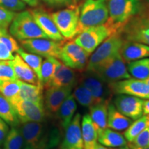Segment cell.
Masks as SVG:
<instances>
[{
  "mask_svg": "<svg viewBox=\"0 0 149 149\" xmlns=\"http://www.w3.org/2000/svg\"><path fill=\"white\" fill-rule=\"evenodd\" d=\"M146 115L147 121H148V127H149V115Z\"/></svg>",
  "mask_w": 149,
  "mask_h": 149,
  "instance_id": "obj_51",
  "label": "cell"
},
{
  "mask_svg": "<svg viewBox=\"0 0 149 149\" xmlns=\"http://www.w3.org/2000/svg\"><path fill=\"white\" fill-rule=\"evenodd\" d=\"M146 127H148L146 115H144V116L142 115L139 119L136 120L135 122H132L127 129L125 130L124 133V137L126 141L131 143L134 139Z\"/></svg>",
  "mask_w": 149,
  "mask_h": 149,
  "instance_id": "obj_32",
  "label": "cell"
},
{
  "mask_svg": "<svg viewBox=\"0 0 149 149\" xmlns=\"http://www.w3.org/2000/svg\"><path fill=\"white\" fill-rule=\"evenodd\" d=\"M0 80L16 81L18 80L13 68L9 61H0Z\"/></svg>",
  "mask_w": 149,
  "mask_h": 149,
  "instance_id": "obj_36",
  "label": "cell"
},
{
  "mask_svg": "<svg viewBox=\"0 0 149 149\" xmlns=\"http://www.w3.org/2000/svg\"><path fill=\"white\" fill-rule=\"evenodd\" d=\"M77 72L73 69L66 66L57 59L53 75L47 88L50 87L75 86L78 83ZM45 88V89H46Z\"/></svg>",
  "mask_w": 149,
  "mask_h": 149,
  "instance_id": "obj_19",
  "label": "cell"
},
{
  "mask_svg": "<svg viewBox=\"0 0 149 149\" xmlns=\"http://www.w3.org/2000/svg\"><path fill=\"white\" fill-rule=\"evenodd\" d=\"M15 55L6 44L0 37V61H9L13 59Z\"/></svg>",
  "mask_w": 149,
  "mask_h": 149,
  "instance_id": "obj_40",
  "label": "cell"
},
{
  "mask_svg": "<svg viewBox=\"0 0 149 149\" xmlns=\"http://www.w3.org/2000/svg\"><path fill=\"white\" fill-rule=\"evenodd\" d=\"M19 128L24 138L23 149H53L60 142V130L45 121L23 123Z\"/></svg>",
  "mask_w": 149,
  "mask_h": 149,
  "instance_id": "obj_1",
  "label": "cell"
},
{
  "mask_svg": "<svg viewBox=\"0 0 149 149\" xmlns=\"http://www.w3.org/2000/svg\"><path fill=\"white\" fill-rule=\"evenodd\" d=\"M72 95L80 105L84 107L90 108L95 104L94 100L90 91L79 83H77L76 85Z\"/></svg>",
  "mask_w": 149,
  "mask_h": 149,
  "instance_id": "obj_34",
  "label": "cell"
},
{
  "mask_svg": "<svg viewBox=\"0 0 149 149\" xmlns=\"http://www.w3.org/2000/svg\"><path fill=\"white\" fill-rule=\"evenodd\" d=\"M21 1L31 7H37L40 4V0H21Z\"/></svg>",
  "mask_w": 149,
  "mask_h": 149,
  "instance_id": "obj_43",
  "label": "cell"
},
{
  "mask_svg": "<svg viewBox=\"0 0 149 149\" xmlns=\"http://www.w3.org/2000/svg\"><path fill=\"white\" fill-rule=\"evenodd\" d=\"M9 62L13 68L17 77L19 80L31 84L42 86L35 72L18 54L15 55L13 59L9 60Z\"/></svg>",
  "mask_w": 149,
  "mask_h": 149,
  "instance_id": "obj_21",
  "label": "cell"
},
{
  "mask_svg": "<svg viewBox=\"0 0 149 149\" xmlns=\"http://www.w3.org/2000/svg\"><path fill=\"white\" fill-rule=\"evenodd\" d=\"M44 88L41 86L20 81V90L19 97L27 101L44 103Z\"/></svg>",
  "mask_w": 149,
  "mask_h": 149,
  "instance_id": "obj_26",
  "label": "cell"
},
{
  "mask_svg": "<svg viewBox=\"0 0 149 149\" xmlns=\"http://www.w3.org/2000/svg\"><path fill=\"white\" fill-rule=\"evenodd\" d=\"M109 103L102 102L91 106L90 116L98 134L107 128L108 106Z\"/></svg>",
  "mask_w": 149,
  "mask_h": 149,
  "instance_id": "obj_24",
  "label": "cell"
},
{
  "mask_svg": "<svg viewBox=\"0 0 149 149\" xmlns=\"http://www.w3.org/2000/svg\"><path fill=\"white\" fill-rule=\"evenodd\" d=\"M16 14V12L0 6V31H8Z\"/></svg>",
  "mask_w": 149,
  "mask_h": 149,
  "instance_id": "obj_37",
  "label": "cell"
},
{
  "mask_svg": "<svg viewBox=\"0 0 149 149\" xmlns=\"http://www.w3.org/2000/svg\"><path fill=\"white\" fill-rule=\"evenodd\" d=\"M132 122L128 118L115 108L113 104L109 103L108 106L107 127L117 131H123L127 129Z\"/></svg>",
  "mask_w": 149,
  "mask_h": 149,
  "instance_id": "obj_23",
  "label": "cell"
},
{
  "mask_svg": "<svg viewBox=\"0 0 149 149\" xmlns=\"http://www.w3.org/2000/svg\"><path fill=\"white\" fill-rule=\"evenodd\" d=\"M116 33L106 22L102 25L86 29L77 35L74 42L91 55L104 40Z\"/></svg>",
  "mask_w": 149,
  "mask_h": 149,
  "instance_id": "obj_6",
  "label": "cell"
},
{
  "mask_svg": "<svg viewBox=\"0 0 149 149\" xmlns=\"http://www.w3.org/2000/svg\"><path fill=\"white\" fill-rule=\"evenodd\" d=\"M140 14L144 17V18L146 19V21L149 24V9H146V8H145L144 9V10H143Z\"/></svg>",
  "mask_w": 149,
  "mask_h": 149,
  "instance_id": "obj_45",
  "label": "cell"
},
{
  "mask_svg": "<svg viewBox=\"0 0 149 149\" xmlns=\"http://www.w3.org/2000/svg\"><path fill=\"white\" fill-rule=\"evenodd\" d=\"M0 118L12 127L18 126L20 122L16 111L10 102L0 94Z\"/></svg>",
  "mask_w": 149,
  "mask_h": 149,
  "instance_id": "obj_27",
  "label": "cell"
},
{
  "mask_svg": "<svg viewBox=\"0 0 149 149\" xmlns=\"http://www.w3.org/2000/svg\"><path fill=\"white\" fill-rule=\"evenodd\" d=\"M9 130L10 129H9L8 124L4 120L0 118V146L3 145Z\"/></svg>",
  "mask_w": 149,
  "mask_h": 149,
  "instance_id": "obj_42",
  "label": "cell"
},
{
  "mask_svg": "<svg viewBox=\"0 0 149 149\" xmlns=\"http://www.w3.org/2000/svg\"><path fill=\"white\" fill-rule=\"evenodd\" d=\"M144 81H145V82H146L147 84L148 85V86H149V77L148 78V79H145V80H144Z\"/></svg>",
  "mask_w": 149,
  "mask_h": 149,
  "instance_id": "obj_50",
  "label": "cell"
},
{
  "mask_svg": "<svg viewBox=\"0 0 149 149\" xmlns=\"http://www.w3.org/2000/svg\"><path fill=\"white\" fill-rule=\"evenodd\" d=\"M143 2H144V6H146L149 9V0H142Z\"/></svg>",
  "mask_w": 149,
  "mask_h": 149,
  "instance_id": "obj_48",
  "label": "cell"
},
{
  "mask_svg": "<svg viewBox=\"0 0 149 149\" xmlns=\"http://www.w3.org/2000/svg\"><path fill=\"white\" fill-rule=\"evenodd\" d=\"M113 95H127L149 100V86L144 80L126 79L108 84Z\"/></svg>",
  "mask_w": 149,
  "mask_h": 149,
  "instance_id": "obj_14",
  "label": "cell"
},
{
  "mask_svg": "<svg viewBox=\"0 0 149 149\" xmlns=\"http://www.w3.org/2000/svg\"><path fill=\"white\" fill-rule=\"evenodd\" d=\"M75 112V111L72 109L68 105V104L64 100V102L61 104L59 111H57V114H56L59 121L61 127L63 129L65 130L67 128V126L69 125L70 122L74 116Z\"/></svg>",
  "mask_w": 149,
  "mask_h": 149,
  "instance_id": "obj_35",
  "label": "cell"
},
{
  "mask_svg": "<svg viewBox=\"0 0 149 149\" xmlns=\"http://www.w3.org/2000/svg\"><path fill=\"white\" fill-rule=\"evenodd\" d=\"M131 149H149V146H146V147H139V148H132L130 147Z\"/></svg>",
  "mask_w": 149,
  "mask_h": 149,
  "instance_id": "obj_49",
  "label": "cell"
},
{
  "mask_svg": "<svg viewBox=\"0 0 149 149\" xmlns=\"http://www.w3.org/2000/svg\"><path fill=\"white\" fill-rule=\"evenodd\" d=\"M112 149H131V148L129 146H122V147H119V148H113Z\"/></svg>",
  "mask_w": 149,
  "mask_h": 149,
  "instance_id": "obj_47",
  "label": "cell"
},
{
  "mask_svg": "<svg viewBox=\"0 0 149 149\" xmlns=\"http://www.w3.org/2000/svg\"><path fill=\"white\" fill-rule=\"evenodd\" d=\"M23 147L24 138L19 127H12L3 141V149H23Z\"/></svg>",
  "mask_w": 149,
  "mask_h": 149,
  "instance_id": "obj_30",
  "label": "cell"
},
{
  "mask_svg": "<svg viewBox=\"0 0 149 149\" xmlns=\"http://www.w3.org/2000/svg\"><path fill=\"white\" fill-rule=\"evenodd\" d=\"M125 63L120 53L93 72L107 84L129 79L131 76L128 73Z\"/></svg>",
  "mask_w": 149,
  "mask_h": 149,
  "instance_id": "obj_10",
  "label": "cell"
},
{
  "mask_svg": "<svg viewBox=\"0 0 149 149\" xmlns=\"http://www.w3.org/2000/svg\"><path fill=\"white\" fill-rule=\"evenodd\" d=\"M57 59L55 57H47L45 60L42 61V68H41V75H42V85L44 89L47 88L50 81L53 77Z\"/></svg>",
  "mask_w": 149,
  "mask_h": 149,
  "instance_id": "obj_33",
  "label": "cell"
},
{
  "mask_svg": "<svg viewBox=\"0 0 149 149\" xmlns=\"http://www.w3.org/2000/svg\"><path fill=\"white\" fill-rule=\"evenodd\" d=\"M113 102L121 113L132 120H137L143 115L144 100L141 98L120 94L115 97Z\"/></svg>",
  "mask_w": 149,
  "mask_h": 149,
  "instance_id": "obj_15",
  "label": "cell"
},
{
  "mask_svg": "<svg viewBox=\"0 0 149 149\" xmlns=\"http://www.w3.org/2000/svg\"><path fill=\"white\" fill-rule=\"evenodd\" d=\"M120 53L124 61L129 63L149 57V46L141 43L124 40Z\"/></svg>",
  "mask_w": 149,
  "mask_h": 149,
  "instance_id": "obj_20",
  "label": "cell"
},
{
  "mask_svg": "<svg viewBox=\"0 0 149 149\" xmlns=\"http://www.w3.org/2000/svg\"><path fill=\"white\" fill-rule=\"evenodd\" d=\"M127 69L130 75L136 79L145 80L149 77V58L130 61Z\"/></svg>",
  "mask_w": 149,
  "mask_h": 149,
  "instance_id": "obj_28",
  "label": "cell"
},
{
  "mask_svg": "<svg viewBox=\"0 0 149 149\" xmlns=\"http://www.w3.org/2000/svg\"><path fill=\"white\" fill-rule=\"evenodd\" d=\"M81 121V130L84 141V149H94L97 143L98 133L89 114L82 117Z\"/></svg>",
  "mask_w": 149,
  "mask_h": 149,
  "instance_id": "obj_22",
  "label": "cell"
},
{
  "mask_svg": "<svg viewBox=\"0 0 149 149\" xmlns=\"http://www.w3.org/2000/svg\"><path fill=\"white\" fill-rule=\"evenodd\" d=\"M97 141L100 144L110 148H119L127 145L124 136L107 128L98 134Z\"/></svg>",
  "mask_w": 149,
  "mask_h": 149,
  "instance_id": "obj_25",
  "label": "cell"
},
{
  "mask_svg": "<svg viewBox=\"0 0 149 149\" xmlns=\"http://www.w3.org/2000/svg\"><path fill=\"white\" fill-rule=\"evenodd\" d=\"M121 33L124 40L149 46V24L140 13L130 19L123 26Z\"/></svg>",
  "mask_w": 149,
  "mask_h": 149,
  "instance_id": "obj_13",
  "label": "cell"
},
{
  "mask_svg": "<svg viewBox=\"0 0 149 149\" xmlns=\"http://www.w3.org/2000/svg\"><path fill=\"white\" fill-rule=\"evenodd\" d=\"M21 124L32 122H44L46 112L44 103L24 100L19 97L11 102Z\"/></svg>",
  "mask_w": 149,
  "mask_h": 149,
  "instance_id": "obj_11",
  "label": "cell"
},
{
  "mask_svg": "<svg viewBox=\"0 0 149 149\" xmlns=\"http://www.w3.org/2000/svg\"><path fill=\"white\" fill-rule=\"evenodd\" d=\"M78 83L81 84L90 91L95 104L102 102L110 103L113 93L108 84L102 81L95 72L86 70L81 72L78 78Z\"/></svg>",
  "mask_w": 149,
  "mask_h": 149,
  "instance_id": "obj_9",
  "label": "cell"
},
{
  "mask_svg": "<svg viewBox=\"0 0 149 149\" xmlns=\"http://www.w3.org/2000/svg\"><path fill=\"white\" fill-rule=\"evenodd\" d=\"M0 149H1V148H0Z\"/></svg>",
  "mask_w": 149,
  "mask_h": 149,
  "instance_id": "obj_52",
  "label": "cell"
},
{
  "mask_svg": "<svg viewBox=\"0 0 149 149\" xmlns=\"http://www.w3.org/2000/svg\"><path fill=\"white\" fill-rule=\"evenodd\" d=\"M61 144V149H84L81 130V115L77 113L67 126Z\"/></svg>",
  "mask_w": 149,
  "mask_h": 149,
  "instance_id": "obj_17",
  "label": "cell"
},
{
  "mask_svg": "<svg viewBox=\"0 0 149 149\" xmlns=\"http://www.w3.org/2000/svg\"><path fill=\"white\" fill-rule=\"evenodd\" d=\"M24 51L41 57H55L59 59L63 45L62 42H57L48 38H36L20 41Z\"/></svg>",
  "mask_w": 149,
  "mask_h": 149,
  "instance_id": "obj_12",
  "label": "cell"
},
{
  "mask_svg": "<svg viewBox=\"0 0 149 149\" xmlns=\"http://www.w3.org/2000/svg\"><path fill=\"white\" fill-rule=\"evenodd\" d=\"M89 54L74 41L63 44L59 59L64 65L80 72L85 71Z\"/></svg>",
  "mask_w": 149,
  "mask_h": 149,
  "instance_id": "obj_8",
  "label": "cell"
},
{
  "mask_svg": "<svg viewBox=\"0 0 149 149\" xmlns=\"http://www.w3.org/2000/svg\"><path fill=\"white\" fill-rule=\"evenodd\" d=\"M124 39L121 32L111 35L96 48L88 59L86 70L95 72L99 68L120 53Z\"/></svg>",
  "mask_w": 149,
  "mask_h": 149,
  "instance_id": "obj_4",
  "label": "cell"
},
{
  "mask_svg": "<svg viewBox=\"0 0 149 149\" xmlns=\"http://www.w3.org/2000/svg\"><path fill=\"white\" fill-rule=\"evenodd\" d=\"M9 33L19 41L48 38L37 25L29 10H22L16 14L9 26Z\"/></svg>",
  "mask_w": 149,
  "mask_h": 149,
  "instance_id": "obj_5",
  "label": "cell"
},
{
  "mask_svg": "<svg viewBox=\"0 0 149 149\" xmlns=\"http://www.w3.org/2000/svg\"><path fill=\"white\" fill-rule=\"evenodd\" d=\"M109 17L107 23L121 32L123 26L133 17L141 13L145 8L142 0H109Z\"/></svg>",
  "mask_w": 149,
  "mask_h": 149,
  "instance_id": "obj_2",
  "label": "cell"
},
{
  "mask_svg": "<svg viewBox=\"0 0 149 149\" xmlns=\"http://www.w3.org/2000/svg\"><path fill=\"white\" fill-rule=\"evenodd\" d=\"M143 115H149V100L143 102Z\"/></svg>",
  "mask_w": 149,
  "mask_h": 149,
  "instance_id": "obj_44",
  "label": "cell"
},
{
  "mask_svg": "<svg viewBox=\"0 0 149 149\" xmlns=\"http://www.w3.org/2000/svg\"><path fill=\"white\" fill-rule=\"evenodd\" d=\"M48 6L53 8H59L72 5L73 0H42Z\"/></svg>",
  "mask_w": 149,
  "mask_h": 149,
  "instance_id": "obj_41",
  "label": "cell"
},
{
  "mask_svg": "<svg viewBox=\"0 0 149 149\" xmlns=\"http://www.w3.org/2000/svg\"><path fill=\"white\" fill-rule=\"evenodd\" d=\"M109 0H86L80 7L77 35L89 28L102 25L109 19Z\"/></svg>",
  "mask_w": 149,
  "mask_h": 149,
  "instance_id": "obj_3",
  "label": "cell"
},
{
  "mask_svg": "<svg viewBox=\"0 0 149 149\" xmlns=\"http://www.w3.org/2000/svg\"><path fill=\"white\" fill-rule=\"evenodd\" d=\"M26 5L21 0H0V6L13 12L24 10L26 8Z\"/></svg>",
  "mask_w": 149,
  "mask_h": 149,
  "instance_id": "obj_39",
  "label": "cell"
},
{
  "mask_svg": "<svg viewBox=\"0 0 149 149\" xmlns=\"http://www.w3.org/2000/svg\"><path fill=\"white\" fill-rule=\"evenodd\" d=\"M17 53L22 57V59L32 68L33 71L35 72L37 77H38L41 85H42V83H41V81H42L41 68H42V64L43 61L42 57L40 55L25 51L22 48H19V49L18 50Z\"/></svg>",
  "mask_w": 149,
  "mask_h": 149,
  "instance_id": "obj_29",
  "label": "cell"
},
{
  "mask_svg": "<svg viewBox=\"0 0 149 149\" xmlns=\"http://www.w3.org/2000/svg\"><path fill=\"white\" fill-rule=\"evenodd\" d=\"M31 14L41 30L45 33L48 39L57 42H63L64 38L59 33L51 15L44 9L37 8L32 9Z\"/></svg>",
  "mask_w": 149,
  "mask_h": 149,
  "instance_id": "obj_18",
  "label": "cell"
},
{
  "mask_svg": "<svg viewBox=\"0 0 149 149\" xmlns=\"http://www.w3.org/2000/svg\"><path fill=\"white\" fill-rule=\"evenodd\" d=\"M94 149H109V148H107V147L103 146V145L100 144V143H97V144L95 145V146Z\"/></svg>",
  "mask_w": 149,
  "mask_h": 149,
  "instance_id": "obj_46",
  "label": "cell"
},
{
  "mask_svg": "<svg viewBox=\"0 0 149 149\" xmlns=\"http://www.w3.org/2000/svg\"><path fill=\"white\" fill-rule=\"evenodd\" d=\"M20 90V80L2 81L0 80V94L5 97L10 102L19 98Z\"/></svg>",
  "mask_w": 149,
  "mask_h": 149,
  "instance_id": "obj_31",
  "label": "cell"
},
{
  "mask_svg": "<svg viewBox=\"0 0 149 149\" xmlns=\"http://www.w3.org/2000/svg\"><path fill=\"white\" fill-rule=\"evenodd\" d=\"M72 87H50L45 89L44 95V105L46 114H57L64 100L71 94Z\"/></svg>",
  "mask_w": 149,
  "mask_h": 149,
  "instance_id": "obj_16",
  "label": "cell"
},
{
  "mask_svg": "<svg viewBox=\"0 0 149 149\" xmlns=\"http://www.w3.org/2000/svg\"><path fill=\"white\" fill-rule=\"evenodd\" d=\"M80 7L70 5L67 8L53 13L51 15L59 33L66 40H70L77 35Z\"/></svg>",
  "mask_w": 149,
  "mask_h": 149,
  "instance_id": "obj_7",
  "label": "cell"
},
{
  "mask_svg": "<svg viewBox=\"0 0 149 149\" xmlns=\"http://www.w3.org/2000/svg\"><path fill=\"white\" fill-rule=\"evenodd\" d=\"M129 146L132 148L149 146V127H146L130 143Z\"/></svg>",
  "mask_w": 149,
  "mask_h": 149,
  "instance_id": "obj_38",
  "label": "cell"
}]
</instances>
